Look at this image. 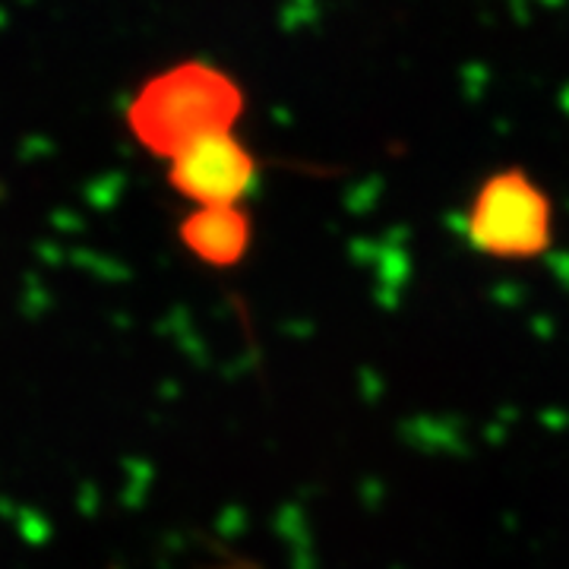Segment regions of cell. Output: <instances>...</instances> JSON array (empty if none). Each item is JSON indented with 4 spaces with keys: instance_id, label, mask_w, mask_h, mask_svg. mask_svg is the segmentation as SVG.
<instances>
[{
    "instance_id": "1",
    "label": "cell",
    "mask_w": 569,
    "mask_h": 569,
    "mask_svg": "<svg viewBox=\"0 0 569 569\" xmlns=\"http://www.w3.org/2000/svg\"><path fill=\"white\" fill-rule=\"evenodd\" d=\"M557 209L522 164L490 171L466 209V241L475 253L500 263L541 260L553 247Z\"/></svg>"
},
{
    "instance_id": "2",
    "label": "cell",
    "mask_w": 569,
    "mask_h": 569,
    "mask_svg": "<svg viewBox=\"0 0 569 569\" xmlns=\"http://www.w3.org/2000/svg\"><path fill=\"white\" fill-rule=\"evenodd\" d=\"M241 89L219 70L183 67L152 89L137 108V137L152 152L174 159L181 149L216 133H234L241 118Z\"/></svg>"
},
{
    "instance_id": "3",
    "label": "cell",
    "mask_w": 569,
    "mask_h": 569,
    "mask_svg": "<svg viewBox=\"0 0 569 569\" xmlns=\"http://www.w3.org/2000/svg\"><path fill=\"white\" fill-rule=\"evenodd\" d=\"M168 162V181L193 209L241 206L257 181V159L234 133L197 140Z\"/></svg>"
},
{
    "instance_id": "4",
    "label": "cell",
    "mask_w": 569,
    "mask_h": 569,
    "mask_svg": "<svg viewBox=\"0 0 569 569\" xmlns=\"http://www.w3.org/2000/svg\"><path fill=\"white\" fill-rule=\"evenodd\" d=\"M181 241L203 266L231 269L253 244V222L244 206H200L181 222Z\"/></svg>"
}]
</instances>
